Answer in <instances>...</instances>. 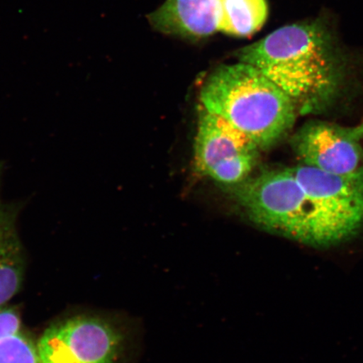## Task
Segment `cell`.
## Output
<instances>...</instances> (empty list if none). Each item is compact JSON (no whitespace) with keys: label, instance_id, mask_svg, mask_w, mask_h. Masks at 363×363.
Returning a JSON list of instances; mask_svg holds the SVG:
<instances>
[{"label":"cell","instance_id":"obj_10","mask_svg":"<svg viewBox=\"0 0 363 363\" xmlns=\"http://www.w3.org/2000/svg\"><path fill=\"white\" fill-rule=\"evenodd\" d=\"M267 16V0H223L219 31L248 38L262 28Z\"/></svg>","mask_w":363,"mask_h":363},{"label":"cell","instance_id":"obj_11","mask_svg":"<svg viewBox=\"0 0 363 363\" xmlns=\"http://www.w3.org/2000/svg\"><path fill=\"white\" fill-rule=\"evenodd\" d=\"M0 363H42L38 343L22 329L0 339Z\"/></svg>","mask_w":363,"mask_h":363},{"label":"cell","instance_id":"obj_7","mask_svg":"<svg viewBox=\"0 0 363 363\" xmlns=\"http://www.w3.org/2000/svg\"><path fill=\"white\" fill-rule=\"evenodd\" d=\"M363 122L345 126L315 121L303 125L291 139L299 164L335 175L363 171Z\"/></svg>","mask_w":363,"mask_h":363},{"label":"cell","instance_id":"obj_4","mask_svg":"<svg viewBox=\"0 0 363 363\" xmlns=\"http://www.w3.org/2000/svg\"><path fill=\"white\" fill-rule=\"evenodd\" d=\"M233 194L258 228L308 246L306 194L293 167L262 172L238 184Z\"/></svg>","mask_w":363,"mask_h":363},{"label":"cell","instance_id":"obj_9","mask_svg":"<svg viewBox=\"0 0 363 363\" xmlns=\"http://www.w3.org/2000/svg\"><path fill=\"white\" fill-rule=\"evenodd\" d=\"M4 172V162H0V306L19 293L25 277L24 251L17 230L23 203L2 199Z\"/></svg>","mask_w":363,"mask_h":363},{"label":"cell","instance_id":"obj_6","mask_svg":"<svg viewBox=\"0 0 363 363\" xmlns=\"http://www.w3.org/2000/svg\"><path fill=\"white\" fill-rule=\"evenodd\" d=\"M201 108L195 139V169L221 184L242 183L257 164L259 148L242 131Z\"/></svg>","mask_w":363,"mask_h":363},{"label":"cell","instance_id":"obj_3","mask_svg":"<svg viewBox=\"0 0 363 363\" xmlns=\"http://www.w3.org/2000/svg\"><path fill=\"white\" fill-rule=\"evenodd\" d=\"M306 194L308 247L328 248L355 238L363 229V171L352 175L328 174L293 167Z\"/></svg>","mask_w":363,"mask_h":363},{"label":"cell","instance_id":"obj_8","mask_svg":"<svg viewBox=\"0 0 363 363\" xmlns=\"http://www.w3.org/2000/svg\"><path fill=\"white\" fill-rule=\"evenodd\" d=\"M222 4L223 0H167L147 19L159 33L199 40L219 31Z\"/></svg>","mask_w":363,"mask_h":363},{"label":"cell","instance_id":"obj_5","mask_svg":"<svg viewBox=\"0 0 363 363\" xmlns=\"http://www.w3.org/2000/svg\"><path fill=\"white\" fill-rule=\"evenodd\" d=\"M36 343L42 363H121L126 335L108 318L79 315L49 325Z\"/></svg>","mask_w":363,"mask_h":363},{"label":"cell","instance_id":"obj_12","mask_svg":"<svg viewBox=\"0 0 363 363\" xmlns=\"http://www.w3.org/2000/svg\"><path fill=\"white\" fill-rule=\"evenodd\" d=\"M21 318L16 308L4 305L0 306V339L21 330Z\"/></svg>","mask_w":363,"mask_h":363},{"label":"cell","instance_id":"obj_1","mask_svg":"<svg viewBox=\"0 0 363 363\" xmlns=\"http://www.w3.org/2000/svg\"><path fill=\"white\" fill-rule=\"evenodd\" d=\"M284 91L298 115L323 112L342 88L344 62L329 30L319 22L276 30L238 52Z\"/></svg>","mask_w":363,"mask_h":363},{"label":"cell","instance_id":"obj_2","mask_svg":"<svg viewBox=\"0 0 363 363\" xmlns=\"http://www.w3.org/2000/svg\"><path fill=\"white\" fill-rule=\"evenodd\" d=\"M199 99L204 110L242 131L259 149L282 140L298 115L292 99L278 85L257 67L240 62L213 71Z\"/></svg>","mask_w":363,"mask_h":363}]
</instances>
